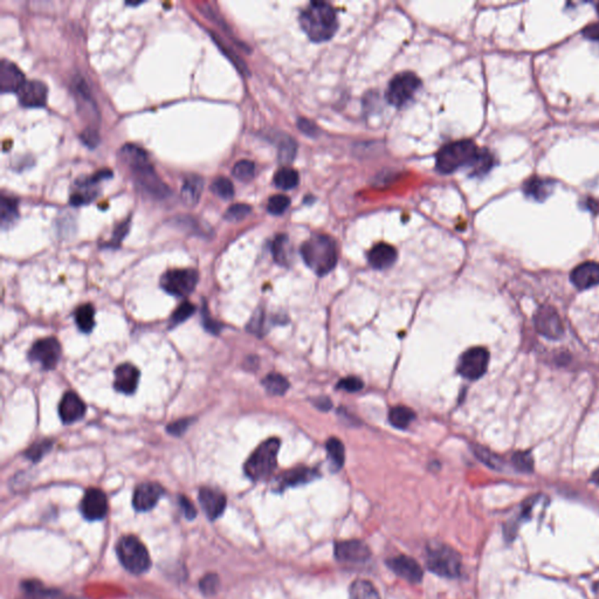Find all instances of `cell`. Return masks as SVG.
I'll use <instances>...</instances> for the list:
<instances>
[{
	"label": "cell",
	"instance_id": "cell-1",
	"mask_svg": "<svg viewBox=\"0 0 599 599\" xmlns=\"http://www.w3.org/2000/svg\"><path fill=\"white\" fill-rule=\"evenodd\" d=\"M120 154L122 161L132 171L136 182L145 192L157 198L167 197L170 194L169 187L156 174L143 149L134 144H125L121 148Z\"/></svg>",
	"mask_w": 599,
	"mask_h": 599
},
{
	"label": "cell",
	"instance_id": "cell-2",
	"mask_svg": "<svg viewBox=\"0 0 599 599\" xmlns=\"http://www.w3.org/2000/svg\"><path fill=\"white\" fill-rule=\"evenodd\" d=\"M300 23L305 34L314 43L328 41L338 28L336 12L332 5L323 1L310 3L301 12Z\"/></svg>",
	"mask_w": 599,
	"mask_h": 599
},
{
	"label": "cell",
	"instance_id": "cell-3",
	"mask_svg": "<svg viewBox=\"0 0 599 599\" xmlns=\"http://www.w3.org/2000/svg\"><path fill=\"white\" fill-rule=\"evenodd\" d=\"M305 265L317 275L323 276L333 271L337 263L336 245L330 236L315 234L301 246Z\"/></svg>",
	"mask_w": 599,
	"mask_h": 599
},
{
	"label": "cell",
	"instance_id": "cell-4",
	"mask_svg": "<svg viewBox=\"0 0 599 599\" xmlns=\"http://www.w3.org/2000/svg\"><path fill=\"white\" fill-rule=\"evenodd\" d=\"M479 149L471 139L446 144L437 154L436 167L440 174H453L463 167H471Z\"/></svg>",
	"mask_w": 599,
	"mask_h": 599
},
{
	"label": "cell",
	"instance_id": "cell-5",
	"mask_svg": "<svg viewBox=\"0 0 599 599\" xmlns=\"http://www.w3.org/2000/svg\"><path fill=\"white\" fill-rule=\"evenodd\" d=\"M278 449L280 440L276 438L263 441L246 461L244 467L246 476L253 481L270 478L278 465Z\"/></svg>",
	"mask_w": 599,
	"mask_h": 599
},
{
	"label": "cell",
	"instance_id": "cell-6",
	"mask_svg": "<svg viewBox=\"0 0 599 599\" xmlns=\"http://www.w3.org/2000/svg\"><path fill=\"white\" fill-rule=\"evenodd\" d=\"M426 565L429 571L446 578H456L461 573V557L456 550L444 543L427 545Z\"/></svg>",
	"mask_w": 599,
	"mask_h": 599
},
{
	"label": "cell",
	"instance_id": "cell-7",
	"mask_svg": "<svg viewBox=\"0 0 599 599\" xmlns=\"http://www.w3.org/2000/svg\"><path fill=\"white\" fill-rule=\"evenodd\" d=\"M116 554L121 565L132 573L141 575L150 568V555L147 547L134 535H125L119 540Z\"/></svg>",
	"mask_w": 599,
	"mask_h": 599
},
{
	"label": "cell",
	"instance_id": "cell-8",
	"mask_svg": "<svg viewBox=\"0 0 599 599\" xmlns=\"http://www.w3.org/2000/svg\"><path fill=\"white\" fill-rule=\"evenodd\" d=\"M198 272L192 268L170 270L161 278V287L167 294L185 298L194 292L198 283Z\"/></svg>",
	"mask_w": 599,
	"mask_h": 599
},
{
	"label": "cell",
	"instance_id": "cell-9",
	"mask_svg": "<svg viewBox=\"0 0 599 599\" xmlns=\"http://www.w3.org/2000/svg\"><path fill=\"white\" fill-rule=\"evenodd\" d=\"M422 85L420 79L411 72L397 74L387 85V100L394 107H403L414 97Z\"/></svg>",
	"mask_w": 599,
	"mask_h": 599
},
{
	"label": "cell",
	"instance_id": "cell-10",
	"mask_svg": "<svg viewBox=\"0 0 599 599\" xmlns=\"http://www.w3.org/2000/svg\"><path fill=\"white\" fill-rule=\"evenodd\" d=\"M489 352L481 347L468 349L459 358L458 372L469 380L481 378L487 372Z\"/></svg>",
	"mask_w": 599,
	"mask_h": 599
},
{
	"label": "cell",
	"instance_id": "cell-11",
	"mask_svg": "<svg viewBox=\"0 0 599 599\" xmlns=\"http://www.w3.org/2000/svg\"><path fill=\"white\" fill-rule=\"evenodd\" d=\"M61 357V345L54 337H47L37 341L28 352V358L33 363L39 364L45 370L57 367Z\"/></svg>",
	"mask_w": 599,
	"mask_h": 599
},
{
	"label": "cell",
	"instance_id": "cell-12",
	"mask_svg": "<svg viewBox=\"0 0 599 599\" xmlns=\"http://www.w3.org/2000/svg\"><path fill=\"white\" fill-rule=\"evenodd\" d=\"M534 325L538 333L549 340H558L563 335V325L556 310L543 305L534 317Z\"/></svg>",
	"mask_w": 599,
	"mask_h": 599
},
{
	"label": "cell",
	"instance_id": "cell-13",
	"mask_svg": "<svg viewBox=\"0 0 599 599\" xmlns=\"http://www.w3.org/2000/svg\"><path fill=\"white\" fill-rule=\"evenodd\" d=\"M80 509L83 518L89 521L102 520L108 513V499L105 491L99 488L87 489L80 505Z\"/></svg>",
	"mask_w": 599,
	"mask_h": 599
},
{
	"label": "cell",
	"instance_id": "cell-14",
	"mask_svg": "<svg viewBox=\"0 0 599 599\" xmlns=\"http://www.w3.org/2000/svg\"><path fill=\"white\" fill-rule=\"evenodd\" d=\"M335 557L342 563L360 565L370 560L372 551L364 542L358 540L337 542L335 545Z\"/></svg>",
	"mask_w": 599,
	"mask_h": 599
},
{
	"label": "cell",
	"instance_id": "cell-15",
	"mask_svg": "<svg viewBox=\"0 0 599 599\" xmlns=\"http://www.w3.org/2000/svg\"><path fill=\"white\" fill-rule=\"evenodd\" d=\"M164 494V488L157 483H143L136 487L132 506L136 511H149Z\"/></svg>",
	"mask_w": 599,
	"mask_h": 599
},
{
	"label": "cell",
	"instance_id": "cell-16",
	"mask_svg": "<svg viewBox=\"0 0 599 599\" xmlns=\"http://www.w3.org/2000/svg\"><path fill=\"white\" fill-rule=\"evenodd\" d=\"M387 565L392 571L406 582L410 583H420L424 577V571L422 567L417 562L409 556L392 557L387 560Z\"/></svg>",
	"mask_w": 599,
	"mask_h": 599
},
{
	"label": "cell",
	"instance_id": "cell-17",
	"mask_svg": "<svg viewBox=\"0 0 599 599\" xmlns=\"http://www.w3.org/2000/svg\"><path fill=\"white\" fill-rule=\"evenodd\" d=\"M199 503L210 520L221 518L226 508V496L218 489L203 487L199 489Z\"/></svg>",
	"mask_w": 599,
	"mask_h": 599
},
{
	"label": "cell",
	"instance_id": "cell-18",
	"mask_svg": "<svg viewBox=\"0 0 599 599\" xmlns=\"http://www.w3.org/2000/svg\"><path fill=\"white\" fill-rule=\"evenodd\" d=\"M20 105L28 108H38L46 105L47 87L43 82L30 80L23 83L18 92Z\"/></svg>",
	"mask_w": 599,
	"mask_h": 599
},
{
	"label": "cell",
	"instance_id": "cell-19",
	"mask_svg": "<svg viewBox=\"0 0 599 599\" xmlns=\"http://www.w3.org/2000/svg\"><path fill=\"white\" fill-rule=\"evenodd\" d=\"M25 77L16 63L3 59L0 62V90L1 93H18L25 83Z\"/></svg>",
	"mask_w": 599,
	"mask_h": 599
},
{
	"label": "cell",
	"instance_id": "cell-20",
	"mask_svg": "<svg viewBox=\"0 0 599 599\" xmlns=\"http://www.w3.org/2000/svg\"><path fill=\"white\" fill-rule=\"evenodd\" d=\"M85 414V404L75 392H66L59 404V414L62 423L72 424L78 422Z\"/></svg>",
	"mask_w": 599,
	"mask_h": 599
},
{
	"label": "cell",
	"instance_id": "cell-21",
	"mask_svg": "<svg viewBox=\"0 0 599 599\" xmlns=\"http://www.w3.org/2000/svg\"><path fill=\"white\" fill-rule=\"evenodd\" d=\"M571 283L578 290H584L599 285V263L587 261L580 263L571 272Z\"/></svg>",
	"mask_w": 599,
	"mask_h": 599
},
{
	"label": "cell",
	"instance_id": "cell-22",
	"mask_svg": "<svg viewBox=\"0 0 599 599\" xmlns=\"http://www.w3.org/2000/svg\"><path fill=\"white\" fill-rule=\"evenodd\" d=\"M139 372L137 367L132 364H121L115 370V379H114V387L119 392L124 394H132L135 392L139 387Z\"/></svg>",
	"mask_w": 599,
	"mask_h": 599
},
{
	"label": "cell",
	"instance_id": "cell-23",
	"mask_svg": "<svg viewBox=\"0 0 599 599\" xmlns=\"http://www.w3.org/2000/svg\"><path fill=\"white\" fill-rule=\"evenodd\" d=\"M317 476L316 471L307 467H298L292 471H285L278 476L275 483L276 491H283L287 487H294L298 485L308 483Z\"/></svg>",
	"mask_w": 599,
	"mask_h": 599
},
{
	"label": "cell",
	"instance_id": "cell-24",
	"mask_svg": "<svg viewBox=\"0 0 599 599\" xmlns=\"http://www.w3.org/2000/svg\"><path fill=\"white\" fill-rule=\"evenodd\" d=\"M369 263L376 270H385L392 266L397 260V251L389 244H378L372 248L367 254Z\"/></svg>",
	"mask_w": 599,
	"mask_h": 599
},
{
	"label": "cell",
	"instance_id": "cell-25",
	"mask_svg": "<svg viewBox=\"0 0 599 599\" xmlns=\"http://www.w3.org/2000/svg\"><path fill=\"white\" fill-rule=\"evenodd\" d=\"M555 183L548 178L531 177L523 185V192L534 201H545L553 194Z\"/></svg>",
	"mask_w": 599,
	"mask_h": 599
},
{
	"label": "cell",
	"instance_id": "cell-26",
	"mask_svg": "<svg viewBox=\"0 0 599 599\" xmlns=\"http://www.w3.org/2000/svg\"><path fill=\"white\" fill-rule=\"evenodd\" d=\"M203 187H204V182L199 176H190L185 178L181 190V198L185 206L194 207L197 205L203 192Z\"/></svg>",
	"mask_w": 599,
	"mask_h": 599
},
{
	"label": "cell",
	"instance_id": "cell-27",
	"mask_svg": "<svg viewBox=\"0 0 599 599\" xmlns=\"http://www.w3.org/2000/svg\"><path fill=\"white\" fill-rule=\"evenodd\" d=\"M327 452L332 464V469L334 471H340L341 468L343 467L344 460H345L343 443L337 438H330L327 441Z\"/></svg>",
	"mask_w": 599,
	"mask_h": 599
},
{
	"label": "cell",
	"instance_id": "cell-28",
	"mask_svg": "<svg viewBox=\"0 0 599 599\" xmlns=\"http://www.w3.org/2000/svg\"><path fill=\"white\" fill-rule=\"evenodd\" d=\"M95 310L92 305H82L75 310V321L82 333L89 334L95 327Z\"/></svg>",
	"mask_w": 599,
	"mask_h": 599
},
{
	"label": "cell",
	"instance_id": "cell-29",
	"mask_svg": "<svg viewBox=\"0 0 599 599\" xmlns=\"http://www.w3.org/2000/svg\"><path fill=\"white\" fill-rule=\"evenodd\" d=\"M349 599H380V597L374 584L367 580H357L350 587Z\"/></svg>",
	"mask_w": 599,
	"mask_h": 599
},
{
	"label": "cell",
	"instance_id": "cell-30",
	"mask_svg": "<svg viewBox=\"0 0 599 599\" xmlns=\"http://www.w3.org/2000/svg\"><path fill=\"white\" fill-rule=\"evenodd\" d=\"M494 165V159L491 156L489 151L483 149L479 150L476 159L471 164V176L474 177H483L485 174L489 172L491 167Z\"/></svg>",
	"mask_w": 599,
	"mask_h": 599
},
{
	"label": "cell",
	"instance_id": "cell-31",
	"mask_svg": "<svg viewBox=\"0 0 599 599\" xmlns=\"http://www.w3.org/2000/svg\"><path fill=\"white\" fill-rule=\"evenodd\" d=\"M414 418H416V414H414V411L406 406H396L389 414L391 425L396 429H400L409 427L411 423L414 422Z\"/></svg>",
	"mask_w": 599,
	"mask_h": 599
},
{
	"label": "cell",
	"instance_id": "cell-32",
	"mask_svg": "<svg viewBox=\"0 0 599 599\" xmlns=\"http://www.w3.org/2000/svg\"><path fill=\"white\" fill-rule=\"evenodd\" d=\"M23 599H57V592L43 588V584L28 580L23 584Z\"/></svg>",
	"mask_w": 599,
	"mask_h": 599
},
{
	"label": "cell",
	"instance_id": "cell-33",
	"mask_svg": "<svg viewBox=\"0 0 599 599\" xmlns=\"http://www.w3.org/2000/svg\"><path fill=\"white\" fill-rule=\"evenodd\" d=\"M263 385L272 396H283L290 389V382L278 374H270L263 380Z\"/></svg>",
	"mask_w": 599,
	"mask_h": 599
},
{
	"label": "cell",
	"instance_id": "cell-34",
	"mask_svg": "<svg viewBox=\"0 0 599 599\" xmlns=\"http://www.w3.org/2000/svg\"><path fill=\"white\" fill-rule=\"evenodd\" d=\"M300 182L298 171L290 167H283L275 174L274 184L278 189L292 190L296 187Z\"/></svg>",
	"mask_w": 599,
	"mask_h": 599
},
{
	"label": "cell",
	"instance_id": "cell-35",
	"mask_svg": "<svg viewBox=\"0 0 599 599\" xmlns=\"http://www.w3.org/2000/svg\"><path fill=\"white\" fill-rule=\"evenodd\" d=\"M290 241L286 236H278L275 238L272 245V253L274 260L281 266H287L290 263Z\"/></svg>",
	"mask_w": 599,
	"mask_h": 599
},
{
	"label": "cell",
	"instance_id": "cell-36",
	"mask_svg": "<svg viewBox=\"0 0 599 599\" xmlns=\"http://www.w3.org/2000/svg\"><path fill=\"white\" fill-rule=\"evenodd\" d=\"M18 218V209H17V201L12 198L1 197L0 201V221L3 227L13 224V221Z\"/></svg>",
	"mask_w": 599,
	"mask_h": 599
},
{
	"label": "cell",
	"instance_id": "cell-37",
	"mask_svg": "<svg viewBox=\"0 0 599 599\" xmlns=\"http://www.w3.org/2000/svg\"><path fill=\"white\" fill-rule=\"evenodd\" d=\"M232 174L240 182H250L256 174V164L248 159L239 161L234 164Z\"/></svg>",
	"mask_w": 599,
	"mask_h": 599
},
{
	"label": "cell",
	"instance_id": "cell-38",
	"mask_svg": "<svg viewBox=\"0 0 599 599\" xmlns=\"http://www.w3.org/2000/svg\"><path fill=\"white\" fill-rule=\"evenodd\" d=\"M211 191L223 199H231L234 196V186L228 178H216L211 184Z\"/></svg>",
	"mask_w": 599,
	"mask_h": 599
},
{
	"label": "cell",
	"instance_id": "cell-39",
	"mask_svg": "<svg viewBox=\"0 0 599 599\" xmlns=\"http://www.w3.org/2000/svg\"><path fill=\"white\" fill-rule=\"evenodd\" d=\"M473 451L480 461H483V464L487 465L493 469H501L502 467V460L496 454L491 453L489 449L481 447V446H474Z\"/></svg>",
	"mask_w": 599,
	"mask_h": 599
},
{
	"label": "cell",
	"instance_id": "cell-40",
	"mask_svg": "<svg viewBox=\"0 0 599 599\" xmlns=\"http://www.w3.org/2000/svg\"><path fill=\"white\" fill-rule=\"evenodd\" d=\"M290 206V199L283 194H275L267 203V211L273 216H280L286 212Z\"/></svg>",
	"mask_w": 599,
	"mask_h": 599
},
{
	"label": "cell",
	"instance_id": "cell-41",
	"mask_svg": "<svg viewBox=\"0 0 599 599\" xmlns=\"http://www.w3.org/2000/svg\"><path fill=\"white\" fill-rule=\"evenodd\" d=\"M194 305L190 302H183L182 305L178 307L177 309L174 310L172 316H171L170 323L172 327L174 325H181L183 322L186 321L187 318L192 316L194 313Z\"/></svg>",
	"mask_w": 599,
	"mask_h": 599
},
{
	"label": "cell",
	"instance_id": "cell-42",
	"mask_svg": "<svg viewBox=\"0 0 599 599\" xmlns=\"http://www.w3.org/2000/svg\"><path fill=\"white\" fill-rule=\"evenodd\" d=\"M251 206L247 204H234L225 212L224 218L228 221H239L245 219L251 213Z\"/></svg>",
	"mask_w": 599,
	"mask_h": 599
},
{
	"label": "cell",
	"instance_id": "cell-43",
	"mask_svg": "<svg viewBox=\"0 0 599 599\" xmlns=\"http://www.w3.org/2000/svg\"><path fill=\"white\" fill-rule=\"evenodd\" d=\"M50 449H52V441H38V443L32 445L31 449L26 451L25 456H28L30 460L37 463V461H39Z\"/></svg>",
	"mask_w": 599,
	"mask_h": 599
},
{
	"label": "cell",
	"instance_id": "cell-44",
	"mask_svg": "<svg viewBox=\"0 0 599 599\" xmlns=\"http://www.w3.org/2000/svg\"><path fill=\"white\" fill-rule=\"evenodd\" d=\"M511 463H513V465H514L515 468L518 471H526V473L533 471L534 461L529 453H515L513 458H511Z\"/></svg>",
	"mask_w": 599,
	"mask_h": 599
},
{
	"label": "cell",
	"instance_id": "cell-45",
	"mask_svg": "<svg viewBox=\"0 0 599 599\" xmlns=\"http://www.w3.org/2000/svg\"><path fill=\"white\" fill-rule=\"evenodd\" d=\"M296 155V144L293 139H285L278 148V159L280 162L290 163Z\"/></svg>",
	"mask_w": 599,
	"mask_h": 599
},
{
	"label": "cell",
	"instance_id": "cell-46",
	"mask_svg": "<svg viewBox=\"0 0 599 599\" xmlns=\"http://www.w3.org/2000/svg\"><path fill=\"white\" fill-rule=\"evenodd\" d=\"M199 585H201V591L204 592L205 595H214L219 589L221 580H219V577L214 573H209L201 578Z\"/></svg>",
	"mask_w": 599,
	"mask_h": 599
},
{
	"label": "cell",
	"instance_id": "cell-47",
	"mask_svg": "<svg viewBox=\"0 0 599 599\" xmlns=\"http://www.w3.org/2000/svg\"><path fill=\"white\" fill-rule=\"evenodd\" d=\"M337 389L348 391V392H357L363 389V382L357 377H347L341 379L340 383L337 384Z\"/></svg>",
	"mask_w": 599,
	"mask_h": 599
},
{
	"label": "cell",
	"instance_id": "cell-48",
	"mask_svg": "<svg viewBox=\"0 0 599 599\" xmlns=\"http://www.w3.org/2000/svg\"><path fill=\"white\" fill-rule=\"evenodd\" d=\"M129 231V219L128 221H123V223H121L116 228H115V231H114V236H112V239L109 244L112 247H117V246H120L121 241L124 239V236H127V233Z\"/></svg>",
	"mask_w": 599,
	"mask_h": 599
},
{
	"label": "cell",
	"instance_id": "cell-49",
	"mask_svg": "<svg viewBox=\"0 0 599 599\" xmlns=\"http://www.w3.org/2000/svg\"><path fill=\"white\" fill-rule=\"evenodd\" d=\"M191 422H192V419H181V420H177V422L167 425V431L171 433L172 436L181 437L183 433L185 432L186 429H187Z\"/></svg>",
	"mask_w": 599,
	"mask_h": 599
},
{
	"label": "cell",
	"instance_id": "cell-50",
	"mask_svg": "<svg viewBox=\"0 0 599 599\" xmlns=\"http://www.w3.org/2000/svg\"><path fill=\"white\" fill-rule=\"evenodd\" d=\"M203 325H204L207 332L214 334V335L219 334V332H221V323H218V322L214 321V320H212L210 317L209 313H207V308H206L205 305H204V310H203Z\"/></svg>",
	"mask_w": 599,
	"mask_h": 599
},
{
	"label": "cell",
	"instance_id": "cell-51",
	"mask_svg": "<svg viewBox=\"0 0 599 599\" xmlns=\"http://www.w3.org/2000/svg\"><path fill=\"white\" fill-rule=\"evenodd\" d=\"M179 505H181L183 513H184V515H185V518H187V520H194V518H196L197 511H196V508H194V503L191 502L187 498L181 495V496H179Z\"/></svg>",
	"mask_w": 599,
	"mask_h": 599
},
{
	"label": "cell",
	"instance_id": "cell-52",
	"mask_svg": "<svg viewBox=\"0 0 599 599\" xmlns=\"http://www.w3.org/2000/svg\"><path fill=\"white\" fill-rule=\"evenodd\" d=\"M81 139L83 141V143L87 144L90 148L97 147L99 142H100V137H99V134H97L95 129H85V130H83L81 134Z\"/></svg>",
	"mask_w": 599,
	"mask_h": 599
},
{
	"label": "cell",
	"instance_id": "cell-53",
	"mask_svg": "<svg viewBox=\"0 0 599 599\" xmlns=\"http://www.w3.org/2000/svg\"><path fill=\"white\" fill-rule=\"evenodd\" d=\"M298 127L303 134L310 136V137H314L318 134L316 124L313 123L312 121L307 120V119H300L298 122Z\"/></svg>",
	"mask_w": 599,
	"mask_h": 599
},
{
	"label": "cell",
	"instance_id": "cell-54",
	"mask_svg": "<svg viewBox=\"0 0 599 599\" xmlns=\"http://www.w3.org/2000/svg\"><path fill=\"white\" fill-rule=\"evenodd\" d=\"M582 33L588 39L599 40V21L588 25L587 28H584Z\"/></svg>",
	"mask_w": 599,
	"mask_h": 599
},
{
	"label": "cell",
	"instance_id": "cell-55",
	"mask_svg": "<svg viewBox=\"0 0 599 599\" xmlns=\"http://www.w3.org/2000/svg\"><path fill=\"white\" fill-rule=\"evenodd\" d=\"M314 404L316 405L317 409L322 411H328L332 407V402L328 398H318L314 400Z\"/></svg>",
	"mask_w": 599,
	"mask_h": 599
},
{
	"label": "cell",
	"instance_id": "cell-56",
	"mask_svg": "<svg viewBox=\"0 0 599 599\" xmlns=\"http://www.w3.org/2000/svg\"><path fill=\"white\" fill-rule=\"evenodd\" d=\"M592 481L595 483H598L599 485V468L595 471V473H593V476H592Z\"/></svg>",
	"mask_w": 599,
	"mask_h": 599
},
{
	"label": "cell",
	"instance_id": "cell-57",
	"mask_svg": "<svg viewBox=\"0 0 599 599\" xmlns=\"http://www.w3.org/2000/svg\"><path fill=\"white\" fill-rule=\"evenodd\" d=\"M597 11H598L599 13V4H597Z\"/></svg>",
	"mask_w": 599,
	"mask_h": 599
}]
</instances>
